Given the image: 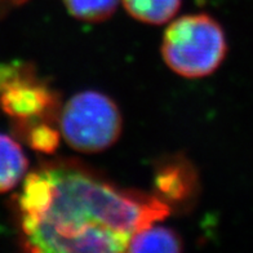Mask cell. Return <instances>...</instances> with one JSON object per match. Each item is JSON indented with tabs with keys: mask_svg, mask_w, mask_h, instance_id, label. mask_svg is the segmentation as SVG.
<instances>
[{
	"mask_svg": "<svg viewBox=\"0 0 253 253\" xmlns=\"http://www.w3.org/2000/svg\"><path fill=\"white\" fill-rule=\"evenodd\" d=\"M29 160L20 143L0 133V194L14 189L25 178Z\"/></svg>",
	"mask_w": 253,
	"mask_h": 253,
	"instance_id": "8992f818",
	"label": "cell"
},
{
	"mask_svg": "<svg viewBox=\"0 0 253 253\" xmlns=\"http://www.w3.org/2000/svg\"><path fill=\"white\" fill-rule=\"evenodd\" d=\"M226 52L223 29L208 14L182 16L164 31L162 56L167 66L180 77H208L221 66Z\"/></svg>",
	"mask_w": 253,
	"mask_h": 253,
	"instance_id": "7a4b0ae2",
	"label": "cell"
},
{
	"mask_svg": "<svg viewBox=\"0 0 253 253\" xmlns=\"http://www.w3.org/2000/svg\"><path fill=\"white\" fill-rule=\"evenodd\" d=\"M122 0H65L69 13L85 22L109 20Z\"/></svg>",
	"mask_w": 253,
	"mask_h": 253,
	"instance_id": "30bf717a",
	"label": "cell"
},
{
	"mask_svg": "<svg viewBox=\"0 0 253 253\" xmlns=\"http://www.w3.org/2000/svg\"><path fill=\"white\" fill-rule=\"evenodd\" d=\"M52 195L43 213L20 221L30 252H124L134 234L169 216L157 195L130 191L69 164H45Z\"/></svg>",
	"mask_w": 253,
	"mask_h": 253,
	"instance_id": "6da1fadb",
	"label": "cell"
},
{
	"mask_svg": "<svg viewBox=\"0 0 253 253\" xmlns=\"http://www.w3.org/2000/svg\"><path fill=\"white\" fill-rule=\"evenodd\" d=\"M183 242L169 227L147 226L140 230L130 239L128 252H181Z\"/></svg>",
	"mask_w": 253,
	"mask_h": 253,
	"instance_id": "52a82bcc",
	"label": "cell"
},
{
	"mask_svg": "<svg viewBox=\"0 0 253 253\" xmlns=\"http://www.w3.org/2000/svg\"><path fill=\"white\" fill-rule=\"evenodd\" d=\"M13 126L14 130L22 136L33 150L43 154L54 153L62 137L60 129H56L44 120L14 122Z\"/></svg>",
	"mask_w": 253,
	"mask_h": 253,
	"instance_id": "9c48e42d",
	"label": "cell"
},
{
	"mask_svg": "<svg viewBox=\"0 0 253 253\" xmlns=\"http://www.w3.org/2000/svg\"><path fill=\"white\" fill-rule=\"evenodd\" d=\"M25 0H0V18L7 16L17 5H21Z\"/></svg>",
	"mask_w": 253,
	"mask_h": 253,
	"instance_id": "8fae6325",
	"label": "cell"
},
{
	"mask_svg": "<svg viewBox=\"0 0 253 253\" xmlns=\"http://www.w3.org/2000/svg\"><path fill=\"white\" fill-rule=\"evenodd\" d=\"M56 92L26 61L0 63V111L14 122L44 120L57 109Z\"/></svg>",
	"mask_w": 253,
	"mask_h": 253,
	"instance_id": "277c9868",
	"label": "cell"
},
{
	"mask_svg": "<svg viewBox=\"0 0 253 253\" xmlns=\"http://www.w3.org/2000/svg\"><path fill=\"white\" fill-rule=\"evenodd\" d=\"M157 197L170 207H186L199 191L198 172L185 158L176 155L158 164L154 173Z\"/></svg>",
	"mask_w": 253,
	"mask_h": 253,
	"instance_id": "5b68a950",
	"label": "cell"
},
{
	"mask_svg": "<svg viewBox=\"0 0 253 253\" xmlns=\"http://www.w3.org/2000/svg\"><path fill=\"white\" fill-rule=\"evenodd\" d=\"M60 132L71 149L97 154L110 149L123 130V117L110 97L83 90L65 103L58 118Z\"/></svg>",
	"mask_w": 253,
	"mask_h": 253,
	"instance_id": "3957f363",
	"label": "cell"
},
{
	"mask_svg": "<svg viewBox=\"0 0 253 253\" xmlns=\"http://www.w3.org/2000/svg\"><path fill=\"white\" fill-rule=\"evenodd\" d=\"M124 8L137 21L163 25L176 16L181 0H122Z\"/></svg>",
	"mask_w": 253,
	"mask_h": 253,
	"instance_id": "ba28073f",
	"label": "cell"
}]
</instances>
